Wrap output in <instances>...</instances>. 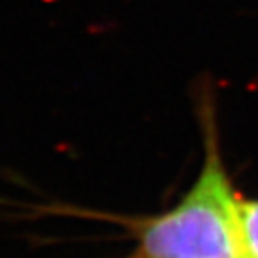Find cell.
I'll use <instances>...</instances> for the list:
<instances>
[{"mask_svg":"<svg viewBox=\"0 0 258 258\" xmlns=\"http://www.w3.org/2000/svg\"><path fill=\"white\" fill-rule=\"evenodd\" d=\"M203 165L176 206L133 226L140 258H246L238 196L222 160L215 118L203 111Z\"/></svg>","mask_w":258,"mask_h":258,"instance_id":"6da1fadb","label":"cell"},{"mask_svg":"<svg viewBox=\"0 0 258 258\" xmlns=\"http://www.w3.org/2000/svg\"><path fill=\"white\" fill-rule=\"evenodd\" d=\"M238 224L244 256L258 258V198H238Z\"/></svg>","mask_w":258,"mask_h":258,"instance_id":"7a4b0ae2","label":"cell"}]
</instances>
